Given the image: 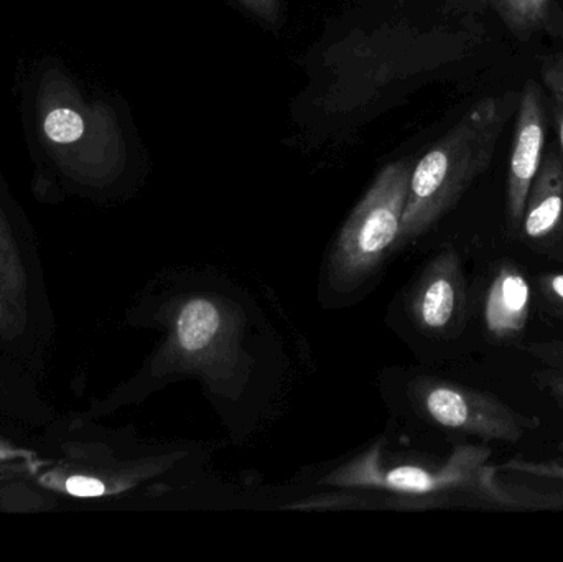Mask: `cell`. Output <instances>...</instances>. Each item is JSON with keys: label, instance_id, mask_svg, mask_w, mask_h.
I'll return each instance as SVG.
<instances>
[{"label": "cell", "instance_id": "cell-1", "mask_svg": "<svg viewBox=\"0 0 563 562\" xmlns=\"http://www.w3.org/2000/svg\"><path fill=\"white\" fill-rule=\"evenodd\" d=\"M516 101L515 92L483 99L420 158L410 175L397 247L426 233L488 168Z\"/></svg>", "mask_w": 563, "mask_h": 562}, {"label": "cell", "instance_id": "cell-2", "mask_svg": "<svg viewBox=\"0 0 563 562\" xmlns=\"http://www.w3.org/2000/svg\"><path fill=\"white\" fill-rule=\"evenodd\" d=\"M244 313L231 300L211 294L178 297L168 310V340L162 352L164 373H190L213 386L244 375Z\"/></svg>", "mask_w": 563, "mask_h": 562}, {"label": "cell", "instance_id": "cell-3", "mask_svg": "<svg viewBox=\"0 0 563 562\" xmlns=\"http://www.w3.org/2000/svg\"><path fill=\"white\" fill-rule=\"evenodd\" d=\"M412 168L394 162L377 175L341 228L328 261L334 290L350 293L366 283L399 240Z\"/></svg>", "mask_w": 563, "mask_h": 562}, {"label": "cell", "instance_id": "cell-4", "mask_svg": "<svg viewBox=\"0 0 563 562\" xmlns=\"http://www.w3.org/2000/svg\"><path fill=\"white\" fill-rule=\"evenodd\" d=\"M36 112L43 144L76 170L106 174L124 161V139L111 109L86 101L58 73L43 79Z\"/></svg>", "mask_w": 563, "mask_h": 562}, {"label": "cell", "instance_id": "cell-5", "mask_svg": "<svg viewBox=\"0 0 563 562\" xmlns=\"http://www.w3.org/2000/svg\"><path fill=\"white\" fill-rule=\"evenodd\" d=\"M488 451L460 448L445 465L437 469L422 465L383 464L380 445H373L363 454L334 469L321 481L323 485L340 488H364L400 495L402 504L412 507L413 502L433 498L445 492L466 491L489 484V475L483 469Z\"/></svg>", "mask_w": 563, "mask_h": 562}, {"label": "cell", "instance_id": "cell-6", "mask_svg": "<svg viewBox=\"0 0 563 562\" xmlns=\"http://www.w3.org/2000/svg\"><path fill=\"white\" fill-rule=\"evenodd\" d=\"M409 389L423 415L453 431L483 439L518 441L536 426L531 419L518 415L498 399L475 389L432 378L416 379Z\"/></svg>", "mask_w": 563, "mask_h": 562}, {"label": "cell", "instance_id": "cell-7", "mask_svg": "<svg viewBox=\"0 0 563 562\" xmlns=\"http://www.w3.org/2000/svg\"><path fill=\"white\" fill-rule=\"evenodd\" d=\"M548 114L544 91L534 79H529L518 102L515 139L508 175L509 227L518 230L525 217L532 181L544 157Z\"/></svg>", "mask_w": 563, "mask_h": 562}, {"label": "cell", "instance_id": "cell-8", "mask_svg": "<svg viewBox=\"0 0 563 562\" xmlns=\"http://www.w3.org/2000/svg\"><path fill=\"white\" fill-rule=\"evenodd\" d=\"M463 277L455 253L437 257L410 296V313L420 329L440 333L453 326L463 309Z\"/></svg>", "mask_w": 563, "mask_h": 562}, {"label": "cell", "instance_id": "cell-9", "mask_svg": "<svg viewBox=\"0 0 563 562\" xmlns=\"http://www.w3.org/2000/svg\"><path fill=\"white\" fill-rule=\"evenodd\" d=\"M521 227L531 240H545L563 227V155L558 148L542 157Z\"/></svg>", "mask_w": 563, "mask_h": 562}, {"label": "cell", "instance_id": "cell-10", "mask_svg": "<svg viewBox=\"0 0 563 562\" xmlns=\"http://www.w3.org/2000/svg\"><path fill=\"white\" fill-rule=\"evenodd\" d=\"M531 287L515 267H503L485 299V322L499 339L516 335L528 322Z\"/></svg>", "mask_w": 563, "mask_h": 562}, {"label": "cell", "instance_id": "cell-11", "mask_svg": "<svg viewBox=\"0 0 563 562\" xmlns=\"http://www.w3.org/2000/svg\"><path fill=\"white\" fill-rule=\"evenodd\" d=\"M498 9L509 30L529 36L548 25L552 0H498Z\"/></svg>", "mask_w": 563, "mask_h": 562}, {"label": "cell", "instance_id": "cell-12", "mask_svg": "<svg viewBox=\"0 0 563 562\" xmlns=\"http://www.w3.org/2000/svg\"><path fill=\"white\" fill-rule=\"evenodd\" d=\"M559 22L555 23L558 36L562 40L561 46L545 56L542 63V85L551 99L554 112L555 128H558L559 142L563 155V16L558 10Z\"/></svg>", "mask_w": 563, "mask_h": 562}, {"label": "cell", "instance_id": "cell-13", "mask_svg": "<svg viewBox=\"0 0 563 562\" xmlns=\"http://www.w3.org/2000/svg\"><path fill=\"white\" fill-rule=\"evenodd\" d=\"M363 495H327V497L311 498L310 502H301V504L294 505L295 508H356L366 507L363 502Z\"/></svg>", "mask_w": 563, "mask_h": 562}, {"label": "cell", "instance_id": "cell-14", "mask_svg": "<svg viewBox=\"0 0 563 562\" xmlns=\"http://www.w3.org/2000/svg\"><path fill=\"white\" fill-rule=\"evenodd\" d=\"M66 491L75 497L95 498L102 497L108 492V485L98 478L71 477L66 481Z\"/></svg>", "mask_w": 563, "mask_h": 562}, {"label": "cell", "instance_id": "cell-15", "mask_svg": "<svg viewBox=\"0 0 563 562\" xmlns=\"http://www.w3.org/2000/svg\"><path fill=\"white\" fill-rule=\"evenodd\" d=\"M254 15L267 23H276L280 19L282 0H238Z\"/></svg>", "mask_w": 563, "mask_h": 562}, {"label": "cell", "instance_id": "cell-16", "mask_svg": "<svg viewBox=\"0 0 563 562\" xmlns=\"http://www.w3.org/2000/svg\"><path fill=\"white\" fill-rule=\"evenodd\" d=\"M536 349H538L539 355L544 356V359H548V362L554 363V365L561 366L563 370V342L536 346Z\"/></svg>", "mask_w": 563, "mask_h": 562}, {"label": "cell", "instance_id": "cell-17", "mask_svg": "<svg viewBox=\"0 0 563 562\" xmlns=\"http://www.w3.org/2000/svg\"><path fill=\"white\" fill-rule=\"evenodd\" d=\"M549 289L554 293V296H558L559 299L563 300V274H558V276H552L549 279Z\"/></svg>", "mask_w": 563, "mask_h": 562}]
</instances>
